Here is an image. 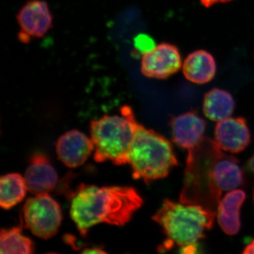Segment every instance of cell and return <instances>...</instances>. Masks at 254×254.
<instances>
[{
  "instance_id": "obj_14",
  "label": "cell",
  "mask_w": 254,
  "mask_h": 254,
  "mask_svg": "<svg viewBox=\"0 0 254 254\" xmlns=\"http://www.w3.org/2000/svg\"><path fill=\"white\" fill-rule=\"evenodd\" d=\"M217 66L213 55L205 50H196L187 56L183 64V73L189 81L195 84L211 81Z\"/></svg>"
},
{
  "instance_id": "obj_7",
  "label": "cell",
  "mask_w": 254,
  "mask_h": 254,
  "mask_svg": "<svg viewBox=\"0 0 254 254\" xmlns=\"http://www.w3.org/2000/svg\"><path fill=\"white\" fill-rule=\"evenodd\" d=\"M18 40L28 43L32 38H43L53 27V16L44 0H29L18 11Z\"/></svg>"
},
{
  "instance_id": "obj_17",
  "label": "cell",
  "mask_w": 254,
  "mask_h": 254,
  "mask_svg": "<svg viewBox=\"0 0 254 254\" xmlns=\"http://www.w3.org/2000/svg\"><path fill=\"white\" fill-rule=\"evenodd\" d=\"M28 189L24 177L18 173L4 175L0 180V205L9 210L26 196Z\"/></svg>"
},
{
  "instance_id": "obj_19",
  "label": "cell",
  "mask_w": 254,
  "mask_h": 254,
  "mask_svg": "<svg viewBox=\"0 0 254 254\" xmlns=\"http://www.w3.org/2000/svg\"><path fill=\"white\" fill-rule=\"evenodd\" d=\"M134 46L136 50L143 55L153 50L156 46L153 38L145 34L139 35L135 38Z\"/></svg>"
},
{
  "instance_id": "obj_13",
  "label": "cell",
  "mask_w": 254,
  "mask_h": 254,
  "mask_svg": "<svg viewBox=\"0 0 254 254\" xmlns=\"http://www.w3.org/2000/svg\"><path fill=\"white\" fill-rule=\"evenodd\" d=\"M246 199L243 190H234L219 201L217 219L222 231L228 235H237L241 228L240 210Z\"/></svg>"
},
{
  "instance_id": "obj_18",
  "label": "cell",
  "mask_w": 254,
  "mask_h": 254,
  "mask_svg": "<svg viewBox=\"0 0 254 254\" xmlns=\"http://www.w3.org/2000/svg\"><path fill=\"white\" fill-rule=\"evenodd\" d=\"M34 252L33 241L23 235L21 227L1 229L0 253L31 254Z\"/></svg>"
},
{
  "instance_id": "obj_5",
  "label": "cell",
  "mask_w": 254,
  "mask_h": 254,
  "mask_svg": "<svg viewBox=\"0 0 254 254\" xmlns=\"http://www.w3.org/2000/svg\"><path fill=\"white\" fill-rule=\"evenodd\" d=\"M138 123L128 106L120 110V115H104L92 120L91 138L94 144L93 158L97 163L111 161L115 165L128 164V155Z\"/></svg>"
},
{
  "instance_id": "obj_1",
  "label": "cell",
  "mask_w": 254,
  "mask_h": 254,
  "mask_svg": "<svg viewBox=\"0 0 254 254\" xmlns=\"http://www.w3.org/2000/svg\"><path fill=\"white\" fill-rule=\"evenodd\" d=\"M143 204L131 187L80 185L71 196L70 215L82 236L100 223L124 226Z\"/></svg>"
},
{
  "instance_id": "obj_10",
  "label": "cell",
  "mask_w": 254,
  "mask_h": 254,
  "mask_svg": "<svg viewBox=\"0 0 254 254\" xmlns=\"http://www.w3.org/2000/svg\"><path fill=\"white\" fill-rule=\"evenodd\" d=\"M251 132L243 118H228L218 122L215 128V139L225 151L239 153L250 144Z\"/></svg>"
},
{
  "instance_id": "obj_23",
  "label": "cell",
  "mask_w": 254,
  "mask_h": 254,
  "mask_svg": "<svg viewBox=\"0 0 254 254\" xmlns=\"http://www.w3.org/2000/svg\"></svg>"
},
{
  "instance_id": "obj_4",
  "label": "cell",
  "mask_w": 254,
  "mask_h": 254,
  "mask_svg": "<svg viewBox=\"0 0 254 254\" xmlns=\"http://www.w3.org/2000/svg\"><path fill=\"white\" fill-rule=\"evenodd\" d=\"M132 177L146 185L163 179L178 165L171 142L138 123L128 155Z\"/></svg>"
},
{
  "instance_id": "obj_3",
  "label": "cell",
  "mask_w": 254,
  "mask_h": 254,
  "mask_svg": "<svg viewBox=\"0 0 254 254\" xmlns=\"http://www.w3.org/2000/svg\"><path fill=\"white\" fill-rule=\"evenodd\" d=\"M216 141L205 136L188 150L180 202L215 211L222 192L215 182V165L224 153Z\"/></svg>"
},
{
  "instance_id": "obj_12",
  "label": "cell",
  "mask_w": 254,
  "mask_h": 254,
  "mask_svg": "<svg viewBox=\"0 0 254 254\" xmlns=\"http://www.w3.org/2000/svg\"><path fill=\"white\" fill-rule=\"evenodd\" d=\"M172 138L180 148L190 150L204 137L206 123L194 111L174 117L170 121Z\"/></svg>"
},
{
  "instance_id": "obj_20",
  "label": "cell",
  "mask_w": 254,
  "mask_h": 254,
  "mask_svg": "<svg viewBox=\"0 0 254 254\" xmlns=\"http://www.w3.org/2000/svg\"><path fill=\"white\" fill-rule=\"evenodd\" d=\"M199 1L203 6L209 7V6H213L214 4H219V3L228 2V1H230L231 0H199Z\"/></svg>"
},
{
  "instance_id": "obj_2",
  "label": "cell",
  "mask_w": 254,
  "mask_h": 254,
  "mask_svg": "<svg viewBox=\"0 0 254 254\" xmlns=\"http://www.w3.org/2000/svg\"><path fill=\"white\" fill-rule=\"evenodd\" d=\"M216 215V211L202 205L164 200L162 206L152 217L167 237L161 250L178 247L182 253L196 252L198 242L212 228Z\"/></svg>"
},
{
  "instance_id": "obj_9",
  "label": "cell",
  "mask_w": 254,
  "mask_h": 254,
  "mask_svg": "<svg viewBox=\"0 0 254 254\" xmlns=\"http://www.w3.org/2000/svg\"><path fill=\"white\" fill-rule=\"evenodd\" d=\"M94 150L91 138L76 129L64 133L56 143L58 158L69 168L81 166Z\"/></svg>"
},
{
  "instance_id": "obj_15",
  "label": "cell",
  "mask_w": 254,
  "mask_h": 254,
  "mask_svg": "<svg viewBox=\"0 0 254 254\" xmlns=\"http://www.w3.org/2000/svg\"><path fill=\"white\" fill-rule=\"evenodd\" d=\"M215 182L222 191L245 185V174L236 158L225 153L220 156L215 165Z\"/></svg>"
},
{
  "instance_id": "obj_21",
  "label": "cell",
  "mask_w": 254,
  "mask_h": 254,
  "mask_svg": "<svg viewBox=\"0 0 254 254\" xmlns=\"http://www.w3.org/2000/svg\"><path fill=\"white\" fill-rule=\"evenodd\" d=\"M242 253L245 254H254V240H252V242L245 247V250L243 251Z\"/></svg>"
},
{
  "instance_id": "obj_6",
  "label": "cell",
  "mask_w": 254,
  "mask_h": 254,
  "mask_svg": "<svg viewBox=\"0 0 254 254\" xmlns=\"http://www.w3.org/2000/svg\"><path fill=\"white\" fill-rule=\"evenodd\" d=\"M25 227L35 236L48 240L59 230L63 213L59 203L49 193L35 195L28 198L23 207Z\"/></svg>"
},
{
  "instance_id": "obj_22",
  "label": "cell",
  "mask_w": 254,
  "mask_h": 254,
  "mask_svg": "<svg viewBox=\"0 0 254 254\" xmlns=\"http://www.w3.org/2000/svg\"><path fill=\"white\" fill-rule=\"evenodd\" d=\"M249 168L252 172L254 173V155L251 158L250 160H249L248 163Z\"/></svg>"
},
{
  "instance_id": "obj_16",
  "label": "cell",
  "mask_w": 254,
  "mask_h": 254,
  "mask_svg": "<svg viewBox=\"0 0 254 254\" xmlns=\"http://www.w3.org/2000/svg\"><path fill=\"white\" fill-rule=\"evenodd\" d=\"M235 108L233 96L225 90L213 88L204 95L203 112L212 121L220 122L230 118Z\"/></svg>"
},
{
  "instance_id": "obj_8",
  "label": "cell",
  "mask_w": 254,
  "mask_h": 254,
  "mask_svg": "<svg viewBox=\"0 0 254 254\" xmlns=\"http://www.w3.org/2000/svg\"><path fill=\"white\" fill-rule=\"evenodd\" d=\"M182 66L180 50L170 43L159 44L142 55L141 70L145 77L166 79L177 73Z\"/></svg>"
},
{
  "instance_id": "obj_11",
  "label": "cell",
  "mask_w": 254,
  "mask_h": 254,
  "mask_svg": "<svg viewBox=\"0 0 254 254\" xmlns=\"http://www.w3.org/2000/svg\"><path fill=\"white\" fill-rule=\"evenodd\" d=\"M28 190L34 195L49 193L57 186L58 175L43 153H35L30 160L24 175Z\"/></svg>"
}]
</instances>
